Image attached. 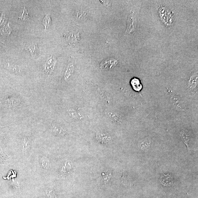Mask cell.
<instances>
[{"label": "cell", "mask_w": 198, "mask_h": 198, "mask_svg": "<svg viewBox=\"0 0 198 198\" xmlns=\"http://www.w3.org/2000/svg\"><path fill=\"white\" fill-rule=\"evenodd\" d=\"M151 144V140L149 137L146 138L140 144L141 148L144 151H146L150 148Z\"/></svg>", "instance_id": "8992f818"}, {"label": "cell", "mask_w": 198, "mask_h": 198, "mask_svg": "<svg viewBox=\"0 0 198 198\" xmlns=\"http://www.w3.org/2000/svg\"><path fill=\"white\" fill-rule=\"evenodd\" d=\"M28 50H29L30 52L32 54L34 53L35 51L36 50V49L37 48V46L35 45H30L29 46L27 47Z\"/></svg>", "instance_id": "2e32d148"}, {"label": "cell", "mask_w": 198, "mask_h": 198, "mask_svg": "<svg viewBox=\"0 0 198 198\" xmlns=\"http://www.w3.org/2000/svg\"><path fill=\"white\" fill-rule=\"evenodd\" d=\"M112 174L109 173L108 172H103L101 176V180L102 182L105 183H107L110 180Z\"/></svg>", "instance_id": "8fae6325"}, {"label": "cell", "mask_w": 198, "mask_h": 198, "mask_svg": "<svg viewBox=\"0 0 198 198\" xmlns=\"http://www.w3.org/2000/svg\"><path fill=\"white\" fill-rule=\"evenodd\" d=\"M137 18L133 13L130 14L128 17V24L127 31L129 33H132L136 29L137 26Z\"/></svg>", "instance_id": "6da1fadb"}, {"label": "cell", "mask_w": 198, "mask_h": 198, "mask_svg": "<svg viewBox=\"0 0 198 198\" xmlns=\"http://www.w3.org/2000/svg\"><path fill=\"white\" fill-rule=\"evenodd\" d=\"M41 165L43 168L45 170H47L49 168L50 161L48 158L46 157H43L41 159Z\"/></svg>", "instance_id": "9c48e42d"}, {"label": "cell", "mask_w": 198, "mask_h": 198, "mask_svg": "<svg viewBox=\"0 0 198 198\" xmlns=\"http://www.w3.org/2000/svg\"><path fill=\"white\" fill-rule=\"evenodd\" d=\"M30 141L28 138L25 137L24 139V142L23 145V150L22 152L23 153H25L29 148L30 146Z\"/></svg>", "instance_id": "30bf717a"}, {"label": "cell", "mask_w": 198, "mask_h": 198, "mask_svg": "<svg viewBox=\"0 0 198 198\" xmlns=\"http://www.w3.org/2000/svg\"><path fill=\"white\" fill-rule=\"evenodd\" d=\"M180 136L181 137L182 140H183V142L187 145L188 149L189 150V146L188 142H189L190 140V137L189 135L187 134L184 131H183L180 132Z\"/></svg>", "instance_id": "52a82bcc"}, {"label": "cell", "mask_w": 198, "mask_h": 198, "mask_svg": "<svg viewBox=\"0 0 198 198\" xmlns=\"http://www.w3.org/2000/svg\"><path fill=\"white\" fill-rule=\"evenodd\" d=\"M118 64V61L114 59H110L105 60L101 63L100 68L102 70H105L111 68Z\"/></svg>", "instance_id": "7a4b0ae2"}, {"label": "cell", "mask_w": 198, "mask_h": 198, "mask_svg": "<svg viewBox=\"0 0 198 198\" xmlns=\"http://www.w3.org/2000/svg\"><path fill=\"white\" fill-rule=\"evenodd\" d=\"M161 183L165 186H169L173 183V179L172 177L169 175H164L161 177L160 179Z\"/></svg>", "instance_id": "277c9868"}, {"label": "cell", "mask_w": 198, "mask_h": 198, "mask_svg": "<svg viewBox=\"0 0 198 198\" xmlns=\"http://www.w3.org/2000/svg\"><path fill=\"white\" fill-rule=\"evenodd\" d=\"M51 22L50 17L48 15H46L43 21V24L45 26V28H47Z\"/></svg>", "instance_id": "5bb4252c"}, {"label": "cell", "mask_w": 198, "mask_h": 198, "mask_svg": "<svg viewBox=\"0 0 198 198\" xmlns=\"http://www.w3.org/2000/svg\"><path fill=\"white\" fill-rule=\"evenodd\" d=\"M66 39L69 43H75L78 41L79 34L74 32H69L66 37Z\"/></svg>", "instance_id": "5b68a950"}, {"label": "cell", "mask_w": 198, "mask_h": 198, "mask_svg": "<svg viewBox=\"0 0 198 198\" xmlns=\"http://www.w3.org/2000/svg\"><path fill=\"white\" fill-rule=\"evenodd\" d=\"M51 130L52 132L55 134H64V131L63 130L61 129V128L59 127L55 126V125H53V126H52Z\"/></svg>", "instance_id": "7c38bea8"}, {"label": "cell", "mask_w": 198, "mask_h": 198, "mask_svg": "<svg viewBox=\"0 0 198 198\" xmlns=\"http://www.w3.org/2000/svg\"><path fill=\"white\" fill-rule=\"evenodd\" d=\"M47 194L49 198H55V194L53 190L48 189L47 190Z\"/></svg>", "instance_id": "9a60e30c"}, {"label": "cell", "mask_w": 198, "mask_h": 198, "mask_svg": "<svg viewBox=\"0 0 198 198\" xmlns=\"http://www.w3.org/2000/svg\"><path fill=\"white\" fill-rule=\"evenodd\" d=\"M130 84L133 89L135 91L139 92L140 93V91L142 88V85L140 81L137 78H133L131 79Z\"/></svg>", "instance_id": "3957f363"}, {"label": "cell", "mask_w": 198, "mask_h": 198, "mask_svg": "<svg viewBox=\"0 0 198 198\" xmlns=\"http://www.w3.org/2000/svg\"><path fill=\"white\" fill-rule=\"evenodd\" d=\"M28 18H29V15L27 10L25 8V7H24L23 12L20 15L19 19H23L24 20H26L28 19Z\"/></svg>", "instance_id": "4fadbf2b"}, {"label": "cell", "mask_w": 198, "mask_h": 198, "mask_svg": "<svg viewBox=\"0 0 198 198\" xmlns=\"http://www.w3.org/2000/svg\"><path fill=\"white\" fill-rule=\"evenodd\" d=\"M8 103L10 107H17L20 104V99L16 97H11L8 99Z\"/></svg>", "instance_id": "ba28073f"}]
</instances>
